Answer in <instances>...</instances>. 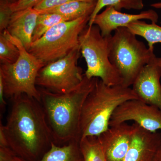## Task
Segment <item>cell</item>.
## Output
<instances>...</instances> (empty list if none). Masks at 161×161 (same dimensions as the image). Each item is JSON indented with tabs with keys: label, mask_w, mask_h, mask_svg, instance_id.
I'll list each match as a JSON object with an SVG mask.
<instances>
[{
	"label": "cell",
	"mask_w": 161,
	"mask_h": 161,
	"mask_svg": "<svg viewBox=\"0 0 161 161\" xmlns=\"http://www.w3.org/2000/svg\"><path fill=\"white\" fill-rule=\"evenodd\" d=\"M10 100L6 124L1 121L0 128L14 153L34 160L54 142L43 107L39 101L24 94Z\"/></svg>",
	"instance_id": "obj_1"
},
{
	"label": "cell",
	"mask_w": 161,
	"mask_h": 161,
	"mask_svg": "<svg viewBox=\"0 0 161 161\" xmlns=\"http://www.w3.org/2000/svg\"><path fill=\"white\" fill-rule=\"evenodd\" d=\"M98 79H89L84 75L82 83L76 89L63 94L39 89L40 103L56 145L62 146L73 140L80 141L81 109Z\"/></svg>",
	"instance_id": "obj_2"
},
{
	"label": "cell",
	"mask_w": 161,
	"mask_h": 161,
	"mask_svg": "<svg viewBox=\"0 0 161 161\" xmlns=\"http://www.w3.org/2000/svg\"><path fill=\"white\" fill-rule=\"evenodd\" d=\"M133 99L138 98L130 87L108 85L98 78L81 109L80 139L88 136H98L108 130L117 108L125 102Z\"/></svg>",
	"instance_id": "obj_3"
},
{
	"label": "cell",
	"mask_w": 161,
	"mask_h": 161,
	"mask_svg": "<svg viewBox=\"0 0 161 161\" xmlns=\"http://www.w3.org/2000/svg\"><path fill=\"white\" fill-rule=\"evenodd\" d=\"M153 50L137 40L126 27L114 31L109 40V59L124 86H132L140 72L156 58Z\"/></svg>",
	"instance_id": "obj_4"
},
{
	"label": "cell",
	"mask_w": 161,
	"mask_h": 161,
	"mask_svg": "<svg viewBox=\"0 0 161 161\" xmlns=\"http://www.w3.org/2000/svg\"><path fill=\"white\" fill-rule=\"evenodd\" d=\"M3 32L20 52L19 57L15 63L0 65V78L3 80L5 98L24 94L40 102L36 80L39 71L46 64L29 53L19 40L6 30Z\"/></svg>",
	"instance_id": "obj_5"
},
{
	"label": "cell",
	"mask_w": 161,
	"mask_h": 161,
	"mask_svg": "<svg viewBox=\"0 0 161 161\" xmlns=\"http://www.w3.org/2000/svg\"><path fill=\"white\" fill-rule=\"evenodd\" d=\"M90 19L87 16L54 26L32 43L28 52L46 64L64 58L79 48V36Z\"/></svg>",
	"instance_id": "obj_6"
},
{
	"label": "cell",
	"mask_w": 161,
	"mask_h": 161,
	"mask_svg": "<svg viewBox=\"0 0 161 161\" xmlns=\"http://www.w3.org/2000/svg\"><path fill=\"white\" fill-rule=\"evenodd\" d=\"M110 36H103L95 25H87L80 34L79 48L87 66L84 75L89 79L99 78L108 85H121L120 76L109 59Z\"/></svg>",
	"instance_id": "obj_7"
},
{
	"label": "cell",
	"mask_w": 161,
	"mask_h": 161,
	"mask_svg": "<svg viewBox=\"0 0 161 161\" xmlns=\"http://www.w3.org/2000/svg\"><path fill=\"white\" fill-rule=\"evenodd\" d=\"M80 54L78 48L64 58L44 65L38 73L37 86L57 94L76 89L84 78L82 68L78 65Z\"/></svg>",
	"instance_id": "obj_8"
},
{
	"label": "cell",
	"mask_w": 161,
	"mask_h": 161,
	"mask_svg": "<svg viewBox=\"0 0 161 161\" xmlns=\"http://www.w3.org/2000/svg\"><path fill=\"white\" fill-rule=\"evenodd\" d=\"M130 121L148 131L157 132L161 130V109L138 99L127 101L113 113L109 127Z\"/></svg>",
	"instance_id": "obj_9"
},
{
	"label": "cell",
	"mask_w": 161,
	"mask_h": 161,
	"mask_svg": "<svg viewBox=\"0 0 161 161\" xmlns=\"http://www.w3.org/2000/svg\"><path fill=\"white\" fill-rule=\"evenodd\" d=\"M136 124L127 123L109 127L98 136L107 161H123L136 130Z\"/></svg>",
	"instance_id": "obj_10"
},
{
	"label": "cell",
	"mask_w": 161,
	"mask_h": 161,
	"mask_svg": "<svg viewBox=\"0 0 161 161\" xmlns=\"http://www.w3.org/2000/svg\"><path fill=\"white\" fill-rule=\"evenodd\" d=\"M161 67L152 62L144 67L132 84L138 99L161 109Z\"/></svg>",
	"instance_id": "obj_11"
},
{
	"label": "cell",
	"mask_w": 161,
	"mask_h": 161,
	"mask_svg": "<svg viewBox=\"0 0 161 161\" xmlns=\"http://www.w3.org/2000/svg\"><path fill=\"white\" fill-rule=\"evenodd\" d=\"M146 19L157 23L158 14L153 9L142 11L138 14L123 13L113 6H109L95 16L93 24L98 26L103 36L107 37L112 35V32L119 27H126L133 22Z\"/></svg>",
	"instance_id": "obj_12"
},
{
	"label": "cell",
	"mask_w": 161,
	"mask_h": 161,
	"mask_svg": "<svg viewBox=\"0 0 161 161\" xmlns=\"http://www.w3.org/2000/svg\"><path fill=\"white\" fill-rule=\"evenodd\" d=\"M161 145V132H150L136 124V130L123 161H153Z\"/></svg>",
	"instance_id": "obj_13"
},
{
	"label": "cell",
	"mask_w": 161,
	"mask_h": 161,
	"mask_svg": "<svg viewBox=\"0 0 161 161\" xmlns=\"http://www.w3.org/2000/svg\"><path fill=\"white\" fill-rule=\"evenodd\" d=\"M39 14V12L33 7L14 12L6 29L27 51L32 43V35Z\"/></svg>",
	"instance_id": "obj_14"
},
{
	"label": "cell",
	"mask_w": 161,
	"mask_h": 161,
	"mask_svg": "<svg viewBox=\"0 0 161 161\" xmlns=\"http://www.w3.org/2000/svg\"><path fill=\"white\" fill-rule=\"evenodd\" d=\"M96 3L72 1L46 9L39 11L40 13H55L63 16L70 21L90 16L95 10Z\"/></svg>",
	"instance_id": "obj_15"
},
{
	"label": "cell",
	"mask_w": 161,
	"mask_h": 161,
	"mask_svg": "<svg viewBox=\"0 0 161 161\" xmlns=\"http://www.w3.org/2000/svg\"><path fill=\"white\" fill-rule=\"evenodd\" d=\"M79 140L58 146L54 143L39 161H84Z\"/></svg>",
	"instance_id": "obj_16"
},
{
	"label": "cell",
	"mask_w": 161,
	"mask_h": 161,
	"mask_svg": "<svg viewBox=\"0 0 161 161\" xmlns=\"http://www.w3.org/2000/svg\"><path fill=\"white\" fill-rule=\"evenodd\" d=\"M126 27L136 36L142 37L148 43V47L154 51V45L161 43V26L156 23H148L138 20L129 24Z\"/></svg>",
	"instance_id": "obj_17"
},
{
	"label": "cell",
	"mask_w": 161,
	"mask_h": 161,
	"mask_svg": "<svg viewBox=\"0 0 161 161\" xmlns=\"http://www.w3.org/2000/svg\"><path fill=\"white\" fill-rule=\"evenodd\" d=\"M84 161H107L103 147L98 136H88L80 140Z\"/></svg>",
	"instance_id": "obj_18"
},
{
	"label": "cell",
	"mask_w": 161,
	"mask_h": 161,
	"mask_svg": "<svg viewBox=\"0 0 161 161\" xmlns=\"http://www.w3.org/2000/svg\"><path fill=\"white\" fill-rule=\"evenodd\" d=\"M113 6L116 10L120 11L122 9L141 10L144 8L143 0H97L95 10L90 16L88 25H93V21L101 10L104 7Z\"/></svg>",
	"instance_id": "obj_19"
},
{
	"label": "cell",
	"mask_w": 161,
	"mask_h": 161,
	"mask_svg": "<svg viewBox=\"0 0 161 161\" xmlns=\"http://www.w3.org/2000/svg\"><path fill=\"white\" fill-rule=\"evenodd\" d=\"M70 21L63 16L55 13H40L32 35V42L39 40L54 26Z\"/></svg>",
	"instance_id": "obj_20"
},
{
	"label": "cell",
	"mask_w": 161,
	"mask_h": 161,
	"mask_svg": "<svg viewBox=\"0 0 161 161\" xmlns=\"http://www.w3.org/2000/svg\"><path fill=\"white\" fill-rule=\"evenodd\" d=\"M20 56L17 46L9 40L3 32H0V63L1 64L15 63Z\"/></svg>",
	"instance_id": "obj_21"
},
{
	"label": "cell",
	"mask_w": 161,
	"mask_h": 161,
	"mask_svg": "<svg viewBox=\"0 0 161 161\" xmlns=\"http://www.w3.org/2000/svg\"><path fill=\"white\" fill-rule=\"evenodd\" d=\"M10 4L0 1V31L6 30L11 19L13 12L10 7Z\"/></svg>",
	"instance_id": "obj_22"
},
{
	"label": "cell",
	"mask_w": 161,
	"mask_h": 161,
	"mask_svg": "<svg viewBox=\"0 0 161 161\" xmlns=\"http://www.w3.org/2000/svg\"><path fill=\"white\" fill-rule=\"evenodd\" d=\"M75 1H84L91 3L97 2V0H40L33 8L37 11H42L60 6L64 3Z\"/></svg>",
	"instance_id": "obj_23"
},
{
	"label": "cell",
	"mask_w": 161,
	"mask_h": 161,
	"mask_svg": "<svg viewBox=\"0 0 161 161\" xmlns=\"http://www.w3.org/2000/svg\"><path fill=\"white\" fill-rule=\"evenodd\" d=\"M40 0H19L16 3L10 5L12 11H19L30 7H34Z\"/></svg>",
	"instance_id": "obj_24"
},
{
	"label": "cell",
	"mask_w": 161,
	"mask_h": 161,
	"mask_svg": "<svg viewBox=\"0 0 161 161\" xmlns=\"http://www.w3.org/2000/svg\"><path fill=\"white\" fill-rule=\"evenodd\" d=\"M1 161H14L15 153L9 147H0Z\"/></svg>",
	"instance_id": "obj_25"
},
{
	"label": "cell",
	"mask_w": 161,
	"mask_h": 161,
	"mask_svg": "<svg viewBox=\"0 0 161 161\" xmlns=\"http://www.w3.org/2000/svg\"><path fill=\"white\" fill-rule=\"evenodd\" d=\"M5 95H4V86L3 80L0 78V107H1V112L3 113L4 110L7 103L5 100Z\"/></svg>",
	"instance_id": "obj_26"
},
{
	"label": "cell",
	"mask_w": 161,
	"mask_h": 161,
	"mask_svg": "<svg viewBox=\"0 0 161 161\" xmlns=\"http://www.w3.org/2000/svg\"><path fill=\"white\" fill-rule=\"evenodd\" d=\"M153 161H161V145L159 147Z\"/></svg>",
	"instance_id": "obj_27"
},
{
	"label": "cell",
	"mask_w": 161,
	"mask_h": 161,
	"mask_svg": "<svg viewBox=\"0 0 161 161\" xmlns=\"http://www.w3.org/2000/svg\"><path fill=\"white\" fill-rule=\"evenodd\" d=\"M153 62H154V63H155L156 64H157V65H158V66L161 67V58L156 57L154 60H153Z\"/></svg>",
	"instance_id": "obj_28"
},
{
	"label": "cell",
	"mask_w": 161,
	"mask_h": 161,
	"mask_svg": "<svg viewBox=\"0 0 161 161\" xmlns=\"http://www.w3.org/2000/svg\"><path fill=\"white\" fill-rule=\"evenodd\" d=\"M151 6L153 8H156V9H161V2L153 3V4H151Z\"/></svg>",
	"instance_id": "obj_29"
},
{
	"label": "cell",
	"mask_w": 161,
	"mask_h": 161,
	"mask_svg": "<svg viewBox=\"0 0 161 161\" xmlns=\"http://www.w3.org/2000/svg\"><path fill=\"white\" fill-rule=\"evenodd\" d=\"M0 1L6 2V3L10 4V5H12V4H14V3H16L19 0H0Z\"/></svg>",
	"instance_id": "obj_30"
},
{
	"label": "cell",
	"mask_w": 161,
	"mask_h": 161,
	"mask_svg": "<svg viewBox=\"0 0 161 161\" xmlns=\"http://www.w3.org/2000/svg\"><path fill=\"white\" fill-rule=\"evenodd\" d=\"M14 161H25L23 160V159H22V158H19L17 157H15L14 160Z\"/></svg>",
	"instance_id": "obj_31"
}]
</instances>
